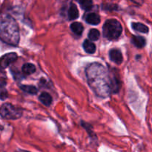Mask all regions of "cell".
<instances>
[{"mask_svg":"<svg viewBox=\"0 0 152 152\" xmlns=\"http://www.w3.org/2000/svg\"><path fill=\"white\" fill-rule=\"evenodd\" d=\"M81 124H82V126H83V127L87 131V132L89 134V137H90L91 139L92 138H94V139H96V134H95V133L93 132V130H92V127L90 124H88V123H85V122L83 121L81 122Z\"/></svg>","mask_w":152,"mask_h":152,"instance_id":"cell-17","label":"cell"},{"mask_svg":"<svg viewBox=\"0 0 152 152\" xmlns=\"http://www.w3.org/2000/svg\"><path fill=\"white\" fill-rule=\"evenodd\" d=\"M19 88L22 91H25V93L35 95L38 92V89L34 86H28V85H22L19 86Z\"/></svg>","mask_w":152,"mask_h":152,"instance_id":"cell-15","label":"cell"},{"mask_svg":"<svg viewBox=\"0 0 152 152\" xmlns=\"http://www.w3.org/2000/svg\"><path fill=\"white\" fill-rule=\"evenodd\" d=\"M102 8L104 10H108V11H113V10H118V5L113 3H103L101 5Z\"/></svg>","mask_w":152,"mask_h":152,"instance_id":"cell-19","label":"cell"},{"mask_svg":"<svg viewBox=\"0 0 152 152\" xmlns=\"http://www.w3.org/2000/svg\"><path fill=\"white\" fill-rule=\"evenodd\" d=\"M14 152H30V151H26V150L18 149V150H16V151H14Z\"/></svg>","mask_w":152,"mask_h":152,"instance_id":"cell-22","label":"cell"},{"mask_svg":"<svg viewBox=\"0 0 152 152\" xmlns=\"http://www.w3.org/2000/svg\"><path fill=\"white\" fill-rule=\"evenodd\" d=\"M78 3L80 4L82 8L86 11L91 10L93 7V1H79Z\"/></svg>","mask_w":152,"mask_h":152,"instance_id":"cell-18","label":"cell"},{"mask_svg":"<svg viewBox=\"0 0 152 152\" xmlns=\"http://www.w3.org/2000/svg\"><path fill=\"white\" fill-rule=\"evenodd\" d=\"M88 84L94 93L101 98H107L112 94H117L121 88L119 75L107 69L99 62H92L86 68Z\"/></svg>","mask_w":152,"mask_h":152,"instance_id":"cell-1","label":"cell"},{"mask_svg":"<svg viewBox=\"0 0 152 152\" xmlns=\"http://www.w3.org/2000/svg\"><path fill=\"white\" fill-rule=\"evenodd\" d=\"M83 49H84L85 51L88 53H90V54H92V53H94L95 51H96V45L94 42H92L91 40L89 39H86L84 41L83 44Z\"/></svg>","mask_w":152,"mask_h":152,"instance_id":"cell-11","label":"cell"},{"mask_svg":"<svg viewBox=\"0 0 152 152\" xmlns=\"http://www.w3.org/2000/svg\"><path fill=\"white\" fill-rule=\"evenodd\" d=\"M19 25L9 14H2L0 21V39L5 44L17 46L19 42Z\"/></svg>","mask_w":152,"mask_h":152,"instance_id":"cell-2","label":"cell"},{"mask_svg":"<svg viewBox=\"0 0 152 152\" xmlns=\"http://www.w3.org/2000/svg\"><path fill=\"white\" fill-rule=\"evenodd\" d=\"M0 114L1 118L4 120H15L22 117L23 110L19 106H16L9 102H5L1 105Z\"/></svg>","mask_w":152,"mask_h":152,"instance_id":"cell-4","label":"cell"},{"mask_svg":"<svg viewBox=\"0 0 152 152\" xmlns=\"http://www.w3.org/2000/svg\"><path fill=\"white\" fill-rule=\"evenodd\" d=\"M132 29L134 31H138L140 33H143V34H147L149 32V28L147 25L141 23V22H132Z\"/></svg>","mask_w":152,"mask_h":152,"instance_id":"cell-12","label":"cell"},{"mask_svg":"<svg viewBox=\"0 0 152 152\" xmlns=\"http://www.w3.org/2000/svg\"><path fill=\"white\" fill-rule=\"evenodd\" d=\"M36 71V66L32 63H25L22 67V72L25 75H31Z\"/></svg>","mask_w":152,"mask_h":152,"instance_id":"cell-14","label":"cell"},{"mask_svg":"<svg viewBox=\"0 0 152 152\" xmlns=\"http://www.w3.org/2000/svg\"><path fill=\"white\" fill-rule=\"evenodd\" d=\"M0 96H1V100H4V99H5L6 98H7V90H6L5 88H4V87H3V86H1V87H0Z\"/></svg>","mask_w":152,"mask_h":152,"instance_id":"cell-21","label":"cell"},{"mask_svg":"<svg viewBox=\"0 0 152 152\" xmlns=\"http://www.w3.org/2000/svg\"><path fill=\"white\" fill-rule=\"evenodd\" d=\"M70 28H71V31L77 36H81L83 31H84V27H83V25L80 22H73L70 25Z\"/></svg>","mask_w":152,"mask_h":152,"instance_id":"cell-13","label":"cell"},{"mask_svg":"<svg viewBox=\"0 0 152 152\" xmlns=\"http://www.w3.org/2000/svg\"><path fill=\"white\" fill-rule=\"evenodd\" d=\"M109 58L113 62L117 65H120L123 61V56L120 50L117 48H113L109 51Z\"/></svg>","mask_w":152,"mask_h":152,"instance_id":"cell-6","label":"cell"},{"mask_svg":"<svg viewBox=\"0 0 152 152\" xmlns=\"http://www.w3.org/2000/svg\"><path fill=\"white\" fill-rule=\"evenodd\" d=\"M18 56L16 53L12 52V53H6V54L3 55L0 59V68L2 71L4 68H7L10 64L14 62L17 59Z\"/></svg>","mask_w":152,"mask_h":152,"instance_id":"cell-5","label":"cell"},{"mask_svg":"<svg viewBox=\"0 0 152 152\" xmlns=\"http://www.w3.org/2000/svg\"><path fill=\"white\" fill-rule=\"evenodd\" d=\"M84 19L87 23L92 25H97L100 22V16L96 13H88L84 16Z\"/></svg>","mask_w":152,"mask_h":152,"instance_id":"cell-7","label":"cell"},{"mask_svg":"<svg viewBox=\"0 0 152 152\" xmlns=\"http://www.w3.org/2000/svg\"><path fill=\"white\" fill-rule=\"evenodd\" d=\"M88 37L89 40H91V41H96L100 37V32L97 29L92 28L88 32Z\"/></svg>","mask_w":152,"mask_h":152,"instance_id":"cell-16","label":"cell"},{"mask_svg":"<svg viewBox=\"0 0 152 152\" xmlns=\"http://www.w3.org/2000/svg\"><path fill=\"white\" fill-rule=\"evenodd\" d=\"M39 100L42 102L44 105L45 106L49 107L52 104L53 102V99H52V96H50V94H48V92H42L40 94V95L39 96Z\"/></svg>","mask_w":152,"mask_h":152,"instance_id":"cell-9","label":"cell"},{"mask_svg":"<svg viewBox=\"0 0 152 152\" xmlns=\"http://www.w3.org/2000/svg\"><path fill=\"white\" fill-rule=\"evenodd\" d=\"M11 73L13 74V78H14V80H16V81L20 82L21 80H22L23 79L25 78V75L22 72L20 73V72H18V71H12Z\"/></svg>","mask_w":152,"mask_h":152,"instance_id":"cell-20","label":"cell"},{"mask_svg":"<svg viewBox=\"0 0 152 152\" xmlns=\"http://www.w3.org/2000/svg\"><path fill=\"white\" fill-rule=\"evenodd\" d=\"M79 10L74 3H71L68 11V17L69 20H74L79 17Z\"/></svg>","mask_w":152,"mask_h":152,"instance_id":"cell-10","label":"cell"},{"mask_svg":"<svg viewBox=\"0 0 152 152\" xmlns=\"http://www.w3.org/2000/svg\"><path fill=\"white\" fill-rule=\"evenodd\" d=\"M123 27L115 19H107L102 26V34L108 40H116L121 36Z\"/></svg>","mask_w":152,"mask_h":152,"instance_id":"cell-3","label":"cell"},{"mask_svg":"<svg viewBox=\"0 0 152 152\" xmlns=\"http://www.w3.org/2000/svg\"><path fill=\"white\" fill-rule=\"evenodd\" d=\"M131 42L135 47L138 48H142L146 45V39H145V37L138 35H134L132 37Z\"/></svg>","mask_w":152,"mask_h":152,"instance_id":"cell-8","label":"cell"}]
</instances>
